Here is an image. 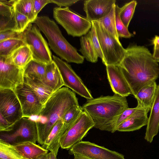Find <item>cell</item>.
Wrapping results in <instances>:
<instances>
[{"label": "cell", "mask_w": 159, "mask_h": 159, "mask_svg": "<svg viewBox=\"0 0 159 159\" xmlns=\"http://www.w3.org/2000/svg\"><path fill=\"white\" fill-rule=\"evenodd\" d=\"M134 96L143 87L155 81L159 66L148 49L144 46L130 45L118 66Z\"/></svg>", "instance_id": "6da1fadb"}, {"label": "cell", "mask_w": 159, "mask_h": 159, "mask_svg": "<svg viewBox=\"0 0 159 159\" xmlns=\"http://www.w3.org/2000/svg\"><path fill=\"white\" fill-rule=\"evenodd\" d=\"M75 94L66 87L55 92L43 105L36 121L38 143L43 145L56 123L71 106L78 105Z\"/></svg>", "instance_id": "7a4b0ae2"}, {"label": "cell", "mask_w": 159, "mask_h": 159, "mask_svg": "<svg viewBox=\"0 0 159 159\" xmlns=\"http://www.w3.org/2000/svg\"><path fill=\"white\" fill-rule=\"evenodd\" d=\"M81 107L93 122L94 127L111 133L114 120L129 108L126 97L115 93L87 99Z\"/></svg>", "instance_id": "3957f363"}, {"label": "cell", "mask_w": 159, "mask_h": 159, "mask_svg": "<svg viewBox=\"0 0 159 159\" xmlns=\"http://www.w3.org/2000/svg\"><path fill=\"white\" fill-rule=\"evenodd\" d=\"M36 24L47 39L51 49L61 59L68 62L83 63L84 58L70 44L62 34L58 25L48 16H38Z\"/></svg>", "instance_id": "277c9868"}, {"label": "cell", "mask_w": 159, "mask_h": 159, "mask_svg": "<svg viewBox=\"0 0 159 159\" xmlns=\"http://www.w3.org/2000/svg\"><path fill=\"white\" fill-rule=\"evenodd\" d=\"M94 25L104 57L106 66H118L123 60L125 49L119 40L109 33L100 22H91Z\"/></svg>", "instance_id": "5b68a950"}, {"label": "cell", "mask_w": 159, "mask_h": 159, "mask_svg": "<svg viewBox=\"0 0 159 159\" xmlns=\"http://www.w3.org/2000/svg\"><path fill=\"white\" fill-rule=\"evenodd\" d=\"M53 17L58 24L73 37H81L86 34L92 27V22L71 11L69 7H55Z\"/></svg>", "instance_id": "8992f818"}, {"label": "cell", "mask_w": 159, "mask_h": 159, "mask_svg": "<svg viewBox=\"0 0 159 159\" xmlns=\"http://www.w3.org/2000/svg\"><path fill=\"white\" fill-rule=\"evenodd\" d=\"M23 34L24 41L30 47L33 60L46 64L53 61L48 44L36 24L30 23Z\"/></svg>", "instance_id": "52a82bcc"}, {"label": "cell", "mask_w": 159, "mask_h": 159, "mask_svg": "<svg viewBox=\"0 0 159 159\" xmlns=\"http://www.w3.org/2000/svg\"><path fill=\"white\" fill-rule=\"evenodd\" d=\"M0 140L12 145L26 142L36 143L38 141L36 122L29 118L23 117L15 123L10 131L0 132Z\"/></svg>", "instance_id": "ba28073f"}, {"label": "cell", "mask_w": 159, "mask_h": 159, "mask_svg": "<svg viewBox=\"0 0 159 159\" xmlns=\"http://www.w3.org/2000/svg\"><path fill=\"white\" fill-rule=\"evenodd\" d=\"M94 125L90 117L83 111L61 137L60 140V147L62 149H70L82 141L88 131L94 127Z\"/></svg>", "instance_id": "9c48e42d"}, {"label": "cell", "mask_w": 159, "mask_h": 159, "mask_svg": "<svg viewBox=\"0 0 159 159\" xmlns=\"http://www.w3.org/2000/svg\"><path fill=\"white\" fill-rule=\"evenodd\" d=\"M53 61L57 66L64 84L80 96L87 99H91L93 97L89 90L80 78L73 70L71 66L60 58L52 55Z\"/></svg>", "instance_id": "30bf717a"}, {"label": "cell", "mask_w": 159, "mask_h": 159, "mask_svg": "<svg viewBox=\"0 0 159 159\" xmlns=\"http://www.w3.org/2000/svg\"><path fill=\"white\" fill-rule=\"evenodd\" d=\"M13 90L20 104L23 117L30 118L39 115L43 105L30 87L24 83Z\"/></svg>", "instance_id": "8fae6325"}, {"label": "cell", "mask_w": 159, "mask_h": 159, "mask_svg": "<svg viewBox=\"0 0 159 159\" xmlns=\"http://www.w3.org/2000/svg\"><path fill=\"white\" fill-rule=\"evenodd\" d=\"M0 113L12 125L23 117L20 104L13 90L0 89Z\"/></svg>", "instance_id": "7c38bea8"}, {"label": "cell", "mask_w": 159, "mask_h": 159, "mask_svg": "<svg viewBox=\"0 0 159 159\" xmlns=\"http://www.w3.org/2000/svg\"><path fill=\"white\" fill-rule=\"evenodd\" d=\"M70 154L76 153L92 159H125L124 156L117 152L89 141H81L69 151Z\"/></svg>", "instance_id": "4fadbf2b"}, {"label": "cell", "mask_w": 159, "mask_h": 159, "mask_svg": "<svg viewBox=\"0 0 159 159\" xmlns=\"http://www.w3.org/2000/svg\"><path fill=\"white\" fill-rule=\"evenodd\" d=\"M24 83V69L6 62L0 57V89L13 90Z\"/></svg>", "instance_id": "5bb4252c"}, {"label": "cell", "mask_w": 159, "mask_h": 159, "mask_svg": "<svg viewBox=\"0 0 159 159\" xmlns=\"http://www.w3.org/2000/svg\"><path fill=\"white\" fill-rule=\"evenodd\" d=\"M116 1L115 0L84 1L83 10L86 14V18L91 22L98 20L109 12Z\"/></svg>", "instance_id": "9a60e30c"}, {"label": "cell", "mask_w": 159, "mask_h": 159, "mask_svg": "<svg viewBox=\"0 0 159 159\" xmlns=\"http://www.w3.org/2000/svg\"><path fill=\"white\" fill-rule=\"evenodd\" d=\"M107 76L113 92L122 97L132 94L131 90L118 66H107Z\"/></svg>", "instance_id": "2e32d148"}, {"label": "cell", "mask_w": 159, "mask_h": 159, "mask_svg": "<svg viewBox=\"0 0 159 159\" xmlns=\"http://www.w3.org/2000/svg\"><path fill=\"white\" fill-rule=\"evenodd\" d=\"M136 107V110L132 114L117 127L116 131L121 132L134 131L147 125L148 111L143 109Z\"/></svg>", "instance_id": "e0dca14e"}, {"label": "cell", "mask_w": 159, "mask_h": 159, "mask_svg": "<svg viewBox=\"0 0 159 159\" xmlns=\"http://www.w3.org/2000/svg\"><path fill=\"white\" fill-rule=\"evenodd\" d=\"M159 128V85H157L155 96L150 110V114L144 137L148 142H152L158 134Z\"/></svg>", "instance_id": "ac0fdd59"}, {"label": "cell", "mask_w": 159, "mask_h": 159, "mask_svg": "<svg viewBox=\"0 0 159 159\" xmlns=\"http://www.w3.org/2000/svg\"><path fill=\"white\" fill-rule=\"evenodd\" d=\"M67 130L62 120H59L41 146L49 151L57 157L60 147L61 138Z\"/></svg>", "instance_id": "d6986e66"}, {"label": "cell", "mask_w": 159, "mask_h": 159, "mask_svg": "<svg viewBox=\"0 0 159 159\" xmlns=\"http://www.w3.org/2000/svg\"><path fill=\"white\" fill-rule=\"evenodd\" d=\"M157 85L156 81L146 85L139 90L134 97L138 101V108L150 111L156 93Z\"/></svg>", "instance_id": "ffe728a7"}, {"label": "cell", "mask_w": 159, "mask_h": 159, "mask_svg": "<svg viewBox=\"0 0 159 159\" xmlns=\"http://www.w3.org/2000/svg\"><path fill=\"white\" fill-rule=\"evenodd\" d=\"M24 83L33 91L43 105L55 91L43 82L24 76Z\"/></svg>", "instance_id": "44dd1931"}, {"label": "cell", "mask_w": 159, "mask_h": 159, "mask_svg": "<svg viewBox=\"0 0 159 159\" xmlns=\"http://www.w3.org/2000/svg\"><path fill=\"white\" fill-rule=\"evenodd\" d=\"M3 58L6 62L23 69L33 60L30 48L26 44L18 48L9 56Z\"/></svg>", "instance_id": "7402d4cb"}, {"label": "cell", "mask_w": 159, "mask_h": 159, "mask_svg": "<svg viewBox=\"0 0 159 159\" xmlns=\"http://www.w3.org/2000/svg\"><path fill=\"white\" fill-rule=\"evenodd\" d=\"M13 146L29 159H37L48 153V151L36 143L30 142H24Z\"/></svg>", "instance_id": "603a6c76"}, {"label": "cell", "mask_w": 159, "mask_h": 159, "mask_svg": "<svg viewBox=\"0 0 159 159\" xmlns=\"http://www.w3.org/2000/svg\"><path fill=\"white\" fill-rule=\"evenodd\" d=\"M43 82L55 91L64 86L59 70L54 61L47 64L46 76Z\"/></svg>", "instance_id": "cb8c5ba5"}, {"label": "cell", "mask_w": 159, "mask_h": 159, "mask_svg": "<svg viewBox=\"0 0 159 159\" xmlns=\"http://www.w3.org/2000/svg\"><path fill=\"white\" fill-rule=\"evenodd\" d=\"M47 64L32 60L24 68V76L44 82Z\"/></svg>", "instance_id": "d4e9b609"}, {"label": "cell", "mask_w": 159, "mask_h": 159, "mask_svg": "<svg viewBox=\"0 0 159 159\" xmlns=\"http://www.w3.org/2000/svg\"><path fill=\"white\" fill-rule=\"evenodd\" d=\"M80 41V48L79 51L84 57L89 62H97L98 57L87 34L81 36Z\"/></svg>", "instance_id": "484cf974"}, {"label": "cell", "mask_w": 159, "mask_h": 159, "mask_svg": "<svg viewBox=\"0 0 159 159\" xmlns=\"http://www.w3.org/2000/svg\"><path fill=\"white\" fill-rule=\"evenodd\" d=\"M25 44L23 40L17 39H8L0 42V57H6Z\"/></svg>", "instance_id": "4316f807"}, {"label": "cell", "mask_w": 159, "mask_h": 159, "mask_svg": "<svg viewBox=\"0 0 159 159\" xmlns=\"http://www.w3.org/2000/svg\"><path fill=\"white\" fill-rule=\"evenodd\" d=\"M115 5H113L107 15L97 21L100 23L109 33L119 40L116 26Z\"/></svg>", "instance_id": "83f0119b"}, {"label": "cell", "mask_w": 159, "mask_h": 159, "mask_svg": "<svg viewBox=\"0 0 159 159\" xmlns=\"http://www.w3.org/2000/svg\"><path fill=\"white\" fill-rule=\"evenodd\" d=\"M0 159H29L13 145L0 140Z\"/></svg>", "instance_id": "f1b7e54d"}, {"label": "cell", "mask_w": 159, "mask_h": 159, "mask_svg": "<svg viewBox=\"0 0 159 159\" xmlns=\"http://www.w3.org/2000/svg\"><path fill=\"white\" fill-rule=\"evenodd\" d=\"M13 6L18 11L28 17L32 23L36 18L34 13L32 0H15Z\"/></svg>", "instance_id": "f546056e"}, {"label": "cell", "mask_w": 159, "mask_h": 159, "mask_svg": "<svg viewBox=\"0 0 159 159\" xmlns=\"http://www.w3.org/2000/svg\"><path fill=\"white\" fill-rule=\"evenodd\" d=\"M137 4L136 1L133 0L126 3L121 7H120V18L127 28L133 17Z\"/></svg>", "instance_id": "4dcf8cb0"}, {"label": "cell", "mask_w": 159, "mask_h": 159, "mask_svg": "<svg viewBox=\"0 0 159 159\" xmlns=\"http://www.w3.org/2000/svg\"><path fill=\"white\" fill-rule=\"evenodd\" d=\"M83 111L82 107L79 105H73L67 110L64 115L62 120L68 129L75 122Z\"/></svg>", "instance_id": "1f68e13d"}, {"label": "cell", "mask_w": 159, "mask_h": 159, "mask_svg": "<svg viewBox=\"0 0 159 159\" xmlns=\"http://www.w3.org/2000/svg\"><path fill=\"white\" fill-rule=\"evenodd\" d=\"M120 7L117 4H116L115 20L116 26L118 35L119 38H130L132 35L130 33L124 25L119 16V11Z\"/></svg>", "instance_id": "d6a6232c"}, {"label": "cell", "mask_w": 159, "mask_h": 159, "mask_svg": "<svg viewBox=\"0 0 159 159\" xmlns=\"http://www.w3.org/2000/svg\"><path fill=\"white\" fill-rule=\"evenodd\" d=\"M14 17L16 23L14 31L17 32H23L29 24L32 23L28 17L19 12L14 8Z\"/></svg>", "instance_id": "836d02e7"}, {"label": "cell", "mask_w": 159, "mask_h": 159, "mask_svg": "<svg viewBox=\"0 0 159 159\" xmlns=\"http://www.w3.org/2000/svg\"><path fill=\"white\" fill-rule=\"evenodd\" d=\"M92 25L91 29L87 34L98 56L101 59L102 63H103L104 61L103 55L95 27L92 23Z\"/></svg>", "instance_id": "e575fe53"}, {"label": "cell", "mask_w": 159, "mask_h": 159, "mask_svg": "<svg viewBox=\"0 0 159 159\" xmlns=\"http://www.w3.org/2000/svg\"><path fill=\"white\" fill-rule=\"evenodd\" d=\"M136 107L128 108L120 114L113 121L112 128V133L116 131L117 127L123 121L128 118L135 111Z\"/></svg>", "instance_id": "d590c367"}, {"label": "cell", "mask_w": 159, "mask_h": 159, "mask_svg": "<svg viewBox=\"0 0 159 159\" xmlns=\"http://www.w3.org/2000/svg\"><path fill=\"white\" fill-rule=\"evenodd\" d=\"M16 27L14 17H8L0 16V32L6 31L14 30Z\"/></svg>", "instance_id": "8d00e7d4"}, {"label": "cell", "mask_w": 159, "mask_h": 159, "mask_svg": "<svg viewBox=\"0 0 159 159\" xmlns=\"http://www.w3.org/2000/svg\"><path fill=\"white\" fill-rule=\"evenodd\" d=\"M13 39L23 40V32H19L12 30L0 32V42Z\"/></svg>", "instance_id": "74e56055"}, {"label": "cell", "mask_w": 159, "mask_h": 159, "mask_svg": "<svg viewBox=\"0 0 159 159\" xmlns=\"http://www.w3.org/2000/svg\"><path fill=\"white\" fill-rule=\"evenodd\" d=\"M34 13L37 18L38 13L47 4L51 3L50 0H32Z\"/></svg>", "instance_id": "f35d334b"}, {"label": "cell", "mask_w": 159, "mask_h": 159, "mask_svg": "<svg viewBox=\"0 0 159 159\" xmlns=\"http://www.w3.org/2000/svg\"><path fill=\"white\" fill-rule=\"evenodd\" d=\"M13 125L9 123L3 115L0 113V132L9 131L11 129Z\"/></svg>", "instance_id": "ab89813d"}, {"label": "cell", "mask_w": 159, "mask_h": 159, "mask_svg": "<svg viewBox=\"0 0 159 159\" xmlns=\"http://www.w3.org/2000/svg\"><path fill=\"white\" fill-rule=\"evenodd\" d=\"M51 3L57 5L59 7H69L79 1V0H50Z\"/></svg>", "instance_id": "60d3db41"}, {"label": "cell", "mask_w": 159, "mask_h": 159, "mask_svg": "<svg viewBox=\"0 0 159 159\" xmlns=\"http://www.w3.org/2000/svg\"><path fill=\"white\" fill-rule=\"evenodd\" d=\"M37 159H57L56 156L52 153L50 152L41 156Z\"/></svg>", "instance_id": "b9f144b4"}, {"label": "cell", "mask_w": 159, "mask_h": 159, "mask_svg": "<svg viewBox=\"0 0 159 159\" xmlns=\"http://www.w3.org/2000/svg\"><path fill=\"white\" fill-rule=\"evenodd\" d=\"M154 48L159 49V36L156 35L152 40Z\"/></svg>", "instance_id": "7bdbcfd3"}, {"label": "cell", "mask_w": 159, "mask_h": 159, "mask_svg": "<svg viewBox=\"0 0 159 159\" xmlns=\"http://www.w3.org/2000/svg\"><path fill=\"white\" fill-rule=\"evenodd\" d=\"M73 155L74 156V159H92L76 153H74Z\"/></svg>", "instance_id": "ee69618b"}, {"label": "cell", "mask_w": 159, "mask_h": 159, "mask_svg": "<svg viewBox=\"0 0 159 159\" xmlns=\"http://www.w3.org/2000/svg\"><path fill=\"white\" fill-rule=\"evenodd\" d=\"M152 55L154 59L159 58V49L154 48Z\"/></svg>", "instance_id": "f6af8a7d"}, {"label": "cell", "mask_w": 159, "mask_h": 159, "mask_svg": "<svg viewBox=\"0 0 159 159\" xmlns=\"http://www.w3.org/2000/svg\"><path fill=\"white\" fill-rule=\"evenodd\" d=\"M155 60L157 62H159V58L155 59Z\"/></svg>", "instance_id": "bcb514c9"}]
</instances>
